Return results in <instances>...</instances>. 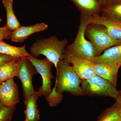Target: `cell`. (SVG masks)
Returning a JSON list of instances; mask_svg holds the SVG:
<instances>
[{"instance_id": "cell-9", "label": "cell", "mask_w": 121, "mask_h": 121, "mask_svg": "<svg viewBox=\"0 0 121 121\" xmlns=\"http://www.w3.org/2000/svg\"><path fill=\"white\" fill-rule=\"evenodd\" d=\"M88 24L101 25L105 27L109 35L113 39L121 40V22L99 14L89 16Z\"/></svg>"}, {"instance_id": "cell-2", "label": "cell", "mask_w": 121, "mask_h": 121, "mask_svg": "<svg viewBox=\"0 0 121 121\" xmlns=\"http://www.w3.org/2000/svg\"><path fill=\"white\" fill-rule=\"evenodd\" d=\"M68 43L66 39L59 40L55 36L38 39L31 45L30 54L36 58L41 55L44 56L53 64L56 69L59 61L64 59Z\"/></svg>"}, {"instance_id": "cell-17", "label": "cell", "mask_w": 121, "mask_h": 121, "mask_svg": "<svg viewBox=\"0 0 121 121\" xmlns=\"http://www.w3.org/2000/svg\"><path fill=\"white\" fill-rule=\"evenodd\" d=\"M19 60L7 62L0 65V82H4L17 76Z\"/></svg>"}, {"instance_id": "cell-12", "label": "cell", "mask_w": 121, "mask_h": 121, "mask_svg": "<svg viewBox=\"0 0 121 121\" xmlns=\"http://www.w3.org/2000/svg\"><path fill=\"white\" fill-rule=\"evenodd\" d=\"M48 27L47 25L43 23L29 26H21L17 29L12 31L10 39L13 42L22 43L30 35L46 30Z\"/></svg>"}, {"instance_id": "cell-23", "label": "cell", "mask_w": 121, "mask_h": 121, "mask_svg": "<svg viewBox=\"0 0 121 121\" xmlns=\"http://www.w3.org/2000/svg\"><path fill=\"white\" fill-rule=\"evenodd\" d=\"M20 59L4 54H0V65L7 62L18 60Z\"/></svg>"}, {"instance_id": "cell-29", "label": "cell", "mask_w": 121, "mask_h": 121, "mask_svg": "<svg viewBox=\"0 0 121 121\" xmlns=\"http://www.w3.org/2000/svg\"><path fill=\"white\" fill-rule=\"evenodd\" d=\"M24 121H27V120H26V119H25V120Z\"/></svg>"}, {"instance_id": "cell-22", "label": "cell", "mask_w": 121, "mask_h": 121, "mask_svg": "<svg viewBox=\"0 0 121 121\" xmlns=\"http://www.w3.org/2000/svg\"><path fill=\"white\" fill-rule=\"evenodd\" d=\"M12 31L9 30L6 25L0 27V41H2L4 39H11Z\"/></svg>"}, {"instance_id": "cell-7", "label": "cell", "mask_w": 121, "mask_h": 121, "mask_svg": "<svg viewBox=\"0 0 121 121\" xmlns=\"http://www.w3.org/2000/svg\"><path fill=\"white\" fill-rule=\"evenodd\" d=\"M19 69L17 76L21 81L23 88L24 101H26L32 95L37 93L33 85V76L38 73L36 69L31 62L27 58H24L19 60Z\"/></svg>"}, {"instance_id": "cell-24", "label": "cell", "mask_w": 121, "mask_h": 121, "mask_svg": "<svg viewBox=\"0 0 121 121\" xmlns=\"http://www.w3.org/2000/svg\"><path fill=\"white\" fill-rule=\"evenodd\" d=\"M100 5H106L121 2V0H98Z\"/></svg>"}, {"instance_id": "cell-16", "label": "cell", "mask_w": 121, "mask_h": 121, "mask_svg": "<svg viewBox=\"0 0 121 121\" xmlns=\"http://www.w3.org/2000/svg\"><path fill=\"white\" fill-rule=\"evenodd\" d=\"M0 54H4L18 58H27L30 55L26 49V45L16 47L0 41Z\"/></svg>"}, {"instance_id": "cell-19", "label": "cell", "mask_w": 121, "mask_h": 121, "mask_svg": "<svg viewBox=\"0 0 121 121\" xmlns=\"http://www.w3.org/2000/svg\"><path fill=\"white\" fill-rule=\"evenodd\" d=\"M97 121H121V107L117 101L101 114Z\"/></svg>"}, {"instance_id": "cell-13", "label": "cell", "mask_w": 121, "mask_h": 121, "mask_svg": "<svg viewBox=\"0 0 121 121\" xmlns=\"http://www.w3.org/2000/svg\"><path fill=\"white\" fill-rule=\"evenodd\" d=\"M96 75L110 82L117 86V77L120 68L105 63H94Z\"/></svg>"}, {"instance_id": "cell-5", "label": "cell", "mask_w": 121, "mask_h": 121, "mask_svg": "<svg viewBox=\"0 0 121 121\" xmlns=\"http://www.w3.org/2000/svg\"><path fill=\"white\" fill-rule=\"evenodd\" d=\"M81 88L83 95L105 96L111 97L116 99L118 91L116 86L108 80L97 75L82 80Z\"/></svg>"}, {"instance_id": "cell-27", "label": "cell", "mask_w": 121, "mask_h": 121, "mask_svg": "<svg viewBox=\"0 0 121 121\" xmlns=\"http://www.w3.org/2000/svg\"><path fill=\"white\" fill-rule=\"evenodd\" d=\"M2 19H1L0 18V22H1V21H2Z\"/></svg>"}, {"instance_id": "cell-25", "label": "cell", "mask_w": 121, "mask_h": 121, "mask_svg": "<svg viewBox=\"0 0 121 121\" xmlns=\"http://www.w3.org/2000/svg\"><path fill=\"white\" fill-rule=\"evenodd\" d=\"M116 100L118 102L121 107V90L118 91V95Z\"/></svg>"}, {"instance_id": "cell-8", "label": "cell", "mask_w": 121, "mask_h": 121, "mask_svg": "<svg viewBox=\"0 0 121 121\" xmlns=\"http://www.w3.org/2000/svg\"><path fill=\"white\" fill-rule=\"evenodd\" d=\"M0 101L5 106H15L20 102L19 91L13 78L2 82L0 86Z\"/></svg>"}, {"instance_id": "cell-18", "label": "cell", "mask_w": 121, "mask_h": 121, "mask_svg": "<svg viewBox=\"0 0 121 121\" xmlns=\"http://www.w3.org/2000/svg\"><path fill=\"white\" fill-rule=\"evenodd\" d=\"M13 0H2V3L7 14V24L5 25L12 31L21 26L13 11Z\"/></svg>"}, {"instance_id": "cell-1", "label": "cell", "mask_w": 121, "mask_h": 121, "mask_svg": "<svg viewBox=\"0 0 121 121\" xmlns=\"http://www.w3.org/2000/svg\"><path fill=\"white\" fill-rule=\"evenodd\" d=\"M89 17L81 13L80 24L76 37L73 42L65 50L63 59L69 63L75 59H86L91 60L95 56L92 44L85 37V30L88 25Z\"/></svg>"}, {"instance_id": "cell-14", "label": "cell", "mask_w": 121, "mask_h": 121, "mask_svg": "<svg viewBox=\"0 0 121 121\" xmlns=\"http://www.w3.org/2000/svg\"><path fill=\"white\" fill-rule=\"evenodd\" d=\"M80 13L93 16L100 13V5L98 0H71Z\"/></svg>"}, {"instance_id": "cell-26", "label": "cell", "mask_w": 121, "mask_h": 121, "mask_svg": "<svg viewBox=\"0 0 121 121\" xmlns=\"http://www.w3.org/2000/svg\"><path fill=\"white\" fill-rule=\"evenodd\" d=\"M4 106H5L4 105V104L0 101V109Z\"/></svg>"}, {"instance_id": "cell-10", "label": "cell", "mask_w": 121, "mask_h": 121, "mask_svg": "<svg viewBox=\"0 0 121 121\" xmlns=\"http://www.w3.org/2000/svg\"><path fill=\"white\" fill-rule=\"evenodd\" d=\"M94 63H105L120 68L121 66V44L109 48L103 54L91 60Z\"/></svg>"}, {"instance_id": "cell-28", "label": "cell", "mask_w": 121, "mask_h": 121, "mask_svg": "<svg viewBox=\"0 0 121 121\" xmlns=\"http://www.w3.org/2000/svg\"><path fill=\"white\" fill-rule=\"evenodd\" d=\"M1 83H2L0 82V86L1 84Z\"/></svg>"}, {"instance_id": "cell-4", "label": "cell", "mask_w": 121, "mask_h": 121, "mask_svg": "<svg viewBox=\"0 0 121 121\" xmlns=\"http://www.w3.org/2000/svg\"><path fill=\"white\" fill-rule=\"evenodd\" d=\"M85 35L93 45L95 56H99L109 48L121 44V40L112 38L105 27L101 25L88 24L85 30Z\"/></svg>"}, {"instance_id": "cell-21", "label": "cell", "mask_w": 121, "mask_h": 121, "mask_svg": "<svg viewBox=\"0 0 121 121\" xmlns=\"http://www.w3.org/2000/svg\"><path fill=\"white\" fill-rule=\"evenodd\" d=\"M16 107L4 106L0 109V121H11Z\"/></svg>"}, {"instance_id": "cell-30", "label": "cell", "mask_w": 121, "mask_h": 121, "mask_svg": "<svg viewBox=\"0 0 121 121\" xmlns=\"http://www.w3.org/2000/svg\"></svg>"}, {"instance_id": "cell-3", "label": "cell", "mask_w": 121, "mask_h": 121, "mask_svg": "<svg viewBox=\"0 0 121 121\" xmlns=\"http://www.w3.org/2000/svg\"><path fill=\"white\" fill-rule=\"evenodd\" d=\"M69 63L61 60L57 65L56 82V91L62 94L68 92L73 95H83L80 84L82 80L76 73Z\"/></svg>"}, {"instance_id": "cell-15", "label": "cell", "mask_w": 121, "mask_h": 121, "mask_svg": "<svg viewBox=\"0 0 121 121\" xmlns=\"http://www.w3.org/2000/svg\"><path fill=\"white\" fill-rule=\"evenodd\" d=\"M39 97L37 93L31 95L27 101L24 102L26 106L25 111V119L28 121H40V115L36 104Z\"/></svg>"}, {"instance_id": "cell-20", "label": "cell", "mask_w": 121, "mask_h": 121, "mask_svg": "<svg viewBox=\"0 0 121 121\" xmlns=\"http://www.w3.org/2000/svg\"><path fill=\"white\" fill-rule=\"evenodd\" d=\"M100 14L121 22V2L100 5Z\"/></svg>"}, {"instance_id": "cell-6", "label": "cell", "mask_w": 121, "mask_h": 121, "mask_svg": "<svg viewBox=\"0 0 121 121\" xmlns=\"http://www.w3.org/2000/svg\"><path fill=\"white\" fill-rule=\"evenodd\" d=\"M27 58L30 60L42 78V85L37 91L39 97H48L52 90V79L54 78L51 71L53 64L47 58L39 59L29 56Z\"/></svg>"}, {"instance_id": "cell-11", "label": "cell", "mask_w": 121, "mask_h": 121, "mask_svg": "<svg viewBox=\"0 0 121 121\" xmlns=\"http://www.w3.org/2000/svg\"><path fill=\"white\" fill-rule=\"evenodd\" d=\"M76 73L82 80L89 79L96 75L94 63L86 59H75L71 61Z\"/></svg>"}]
</instances>
